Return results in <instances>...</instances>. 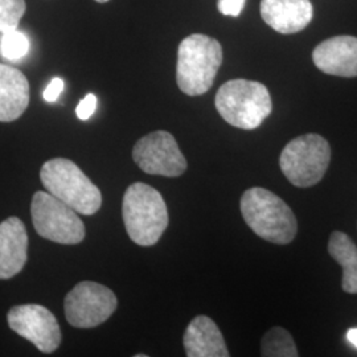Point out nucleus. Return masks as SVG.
Wrapping results in <instances>:
<instances>
[{
	"instance_id": "nucleus-1",
	"label": "nucleus",
	"mask_w": 357,
	"mask_h": 357,
	"mask_svg": "<svg viewBox=\"0 0 357 357\" xmlns=\"http://www.w3.org/2000/svg\"><path fill=\"white\" fill-rule=\"evenodd\" d=\"M241 213L249 228L268 243L287 245L296 236L298 222L291 208L265 188L243 192Z\"/></svg>"
},
{
	"instance_id": "nucleus-2",
	"label": "nucleus",
	"mask_w": 357,
	"mask_h": 357,
	"mask_svg": "<svg viewBox=\"0 0 357 357\" xmlns=\"http://www.w3.org/2000/svg\"><path fill=\"white\" fill-rule=\"evenodd\" d=\"M128 237L139 246H153L168 227V209L162 195L144 183L128 187L122 204Z\"/></svg>"
},
{
	"instance_id": "nucleus-3",
	"label": "nucleus",
	"mask_w": 357,
	"mask_h": 357,
	"mask_svg": "<svg viewBox=\"0 0 357 357\" xmlns=\"http://www.w3.org/2000/svg\"><path fill=\"white\" fill-rule=\"evenodd\" d=\"M222 63V48L216 38L195 33L184 38L178 51L176 79L187 96H202L212 88Z\"/></svg>"
},
{
	"instance_id": "nucleus-4",
	"label": "nucleus",
	"mask_w": 357,
	"mask_h": 357,
	"mask_svg": "<svg viewBox=\"0 0 357 357\" xmlns=\"http://www.w3.org/2000/svg\"><path fill=\"white\" fill-rule=\"evenodd\" d=\"M40 178L47 191L79 215L91 216L102 205L98 187L72 160L56 158L45 162L40 169Z\"/></svg>"
},
{
	"instance_id": "nucleus-5",
	"label": "nucleus",
	"mask_w": 357,
	"mask_h": 357,
	"mask_svg": "<svg viewBox=\"0 0 357 357\" xmlns=\"http://www.w3.org/2000/svg\"><path fill=\"white\" fill-rule=\"evenodd\" d=\"M216 109L229 125L243 130H255L268 118L273 102L268 88L257 81L231 79L216 94Z\"/></svg>"
},
{
	"instance_id": "nucleus-6",
	"label": "nucleus",
	"mask_w": 357,
	"mask_h": 357,
	"mask_svg": "<svg viewBox=\"0 0 357 357\" xmlns=\"http://www.w3.org/2000/svg\"><path fill=\"white\" fill-rule=\"evenodd\" d=\"M331 162L328 142L318 134L295 138L283 149L280 167L287 180L299 188L318 184Z\"/></svg>"
},
{
	"instance_id": "nucleus-7",
	"label": "nucleus",
	"mask_w": 357,
	"mask_h": 357,
	"mask_svg": "<svg viewBox=\"0 0 357 357\" xmlns=\"http://www.w3.org/2000/svg\"><path fill=\"white\" fill-rule=\"evenodd\" d=\"M33 227L45 240L63 245H76L85 238V225L76 211L50 192L38 191L31 204Z\"/></svg>"
},
{
	"instance_id": "nucleus-8",
	"label": "nucleus",
	"mask_w": 357,
	"mask_h": 357,
	"mask_svg": "<svg viewBox=\"0 0 357 357\" xmlns=\"http://www.w3.org/2000/svg\"><path fill=\"white\" fill-rule=\"evenodd\" d=\"M116 306V296L109 287L97 282H81L65 298V317L76 328H93L109 319Z\"/></svg>"
},
{
	"instance_id": "nucleus-9",
	"label": "nucleus",
	"mask_w": 357,
	"mask_h": 357,
	"mask_svg": "<svg viewBox=\"0 0 357 357\" xmlns=\"http://www.w3.org/2000/svg\"><path fill=\"white\" fill-rule=\"evenodd\" d=\"M132 159L146 174L166 178L181 176L188 166L174 135L162 130L137 142L132 149Z\"/></svg>"
},
{
	"instance_id": "nucleus-10",
	"label": "nucleus",
	"mask_w": 357,
	"mask_h": 357,
	"mask_svg": "<svg viewBox=\"0 0 357 357\" xmlns=\"http://www.w3.org/2000/svg\"><path fill=\"white\" fill-rule=\"evenodd\" d=\"M8 326L44 354L54 352L61 343V328L56 317L40 305H20L8 311Z\"/></svg>"
},
{
	"instance_id": "nucleus-11",
	"label": "nucleus",
	"mask_w": 357,
	"mask_h": 357,
	"mask_svg": "<svg viewBox=\"0 0 357 357\" xmlns=\"http://www.w3.org/2000/svg\"><path fill=\"white\" fill-rule=\"evenodd\" d=\"M312 61L326 75L357 77V38L335 36L320 43L312 52Z\"/></svg>"
},
{
	"instance_id": "nucleus-12",
	"label": "nucleus",
	"mask_w": 357,
	"mask_h": 357,
	"mask_svg": "<svg viewBox=\"0 0 357 357\" xmlns=\"http://www.w3.org/2000/svg\"><path fill=\"white\" fill-rule=\"evenodd\" d=\"M28 257V234L24 222L10 217L0 222V280L19 274Z\"/></svg>"
},
{
	"instance_id": "nucleus-13",
	"label": "nucleus",
	"mask_w": 357,
	"mask_h": 357,
	"mask_svg": "<svg viewBox=\"0 0 357 357\" xmlns=\"http://www.w3.org/2000/svg\"><path fill=\"white\" fill-rule=\"evenodd\" d=\"M310 0H262L261 16L274 31L290 35L305 29L312 20Z\"/></svg>"
},
{
	"instance_id": "nucleus-14",
	"label": "nucleus",
	"mask_w": 357,
	"mask_h": 357,
	"mask_svg": "<svg viewBox=\"0 0 357 357\" xmlns=\"http://www.w3.org/2000/svg\"><path fill=\"white\" fill-rule=\"evenodd\" d=\"M183 344L188 357L230 356L220 328L205 315L192 319L184 333Z\"/></svg>"
},
{
	"instance_id": "nucleus-15",
	"label": "nucleus",
	"mask_w": 357,
	"mask_h": 357,
	"mask_svg": "<svg viewBox=\"0 0 357 357\" xmlns=\"http://www.w3.org/2000/svg\"><path fill=\"white\" fill-rule=\"evenodd\" d=\"M29 84L16 68L0 64V122H13L26 112Z\"/></svg>"
},
{
	"instance_id": "nucleus-16",
	"label": "nucleus",
	"mask_w": 357,
	"mask_h": 357,
	"mask_svg": "<svg viewBox=\"0 0 357 357\" xmlns=\"http://www.w3.org/2000/svg\"><path fill=\"white\" fill-rule=\"evenodd\" d=\"M328 253L343 268V290L357 294L356 245L343 231H333L328 241Z\"/></svg>"
},
{
	"instance_id": "nucleus-17",
	"label": "nucleus",
	"mask_w": 357,
	"mask_h": 357,
	"mask_svg": "<svg viewBox=\"0 0 357 357\" xmlns=\"http://www.w3.org/2000/svg\"><path fill=\"white\" fill-rule=\"evenodd\" d=\"M261 355L265 357H296L299 354L290 332L282 327H273L262 337Z\"/></svg>"
},
{
	"instance_id": "nucleus-18",
	"label": "nucleus",
	"mask_w": 357,
	"mask_h": 357,
	"mask_svg": "<svg viewBox=\"0 0 357 357\" xmlns=\"http://www.w3.org/2000/svg\"><path fill=\"white\" fill-rule=\"evenodd\" d=\"M31 50V43L26 33L13 29L1 33L0 38V53L10 61H19L24 59Z\"/></svg>"
},
{
	"instance_id": "nucleus-19",
	"label": "nucleus",
	"mask_w": 357,
	"mask_h": 357,
	"mask_svg": "<svg viewBox=\"0 0 357 357\" xmlns=\"http://www.w3.org/2000/svg\"><path fill=\"white\" fill-rule=\"evenodd\" d=\"M24 13V0H0V33L17 29Z\"/></svg>"
},
{
	"instance_id": "nucleus-20",
	"label": "nucleus",
	"mask_w": 357,
	"mask_h": 357,
	"mask_svg": "<svg viewBox=\"0 0 357 357\" xmlns=\"http://www.w3.org/2000/svg\"><path fill=\"white\" fill-rule=\"evenodd\" d=\"M97 109V97L94 94H88L84 100H81L76 109V114L81 121H88L94 114Z\"/></svg>"
},
{
	"instance_id": "nucleus-21",
	"label": "nucleus",
	"mask_w": 357,
	"mask_h": 357,
	"mask_svg": "<svg viewBox=\"0 0 357 357\" xmlns=\"http://www.w3.org/2000/svg\"><path fill=\"white\" fill-rule=\"evenodd\" d=\"M246 0H217L218 11L225 16L237 17L243 13Z\"/></svg>"
},
{
	"instance_id": "nucleus-22",
	"label": "nucleus",
	"mask_w": 357,
	"mask_h": 357,
	"mask_svg": "<svg viewBox=\"0 0 357 357\" xmlns=\"http://www.w3.org/2000/svg\"><path fill=\"white\" fill-rule=\"evenodd\" d=\"M63 90H64V79L60 77H56L52 79L51 82L48 84V86L44 90L43 97L47 102H56L59 100L60 94L63 93Z\"/></svg>"
},
{
	"instance_id": "nucleus-23",
	"label": "nucleus",
	"mask_w": 357,
	"mask_h": 357,
	"mask_svg": "<svg viewBox=\"0 0 357 357\" xmlns=\"http://www.w3.org/2000/svg\"><path fill=\"white\" fill-rule=\"evenodd\" d=\"M347 339L349 340L351 344L355 345L357 348V328H352L347 332Z\"/></svg>"
},
{
	"instance_id": "nucleus-24",
	"label": "nucleus",
	"mask_w": 357,
	"mask_h": 357,
	"mask_svg": "<svg viewBox=\"0 0 357 357\" xmlns=\"http://www.w3.org/2000/svg\"><path fill=\"white\" fill-rule=\"evenodd\" d=\"M97 3H107V1H110V0H96Z\"/></svg>"
}]
</instances>
